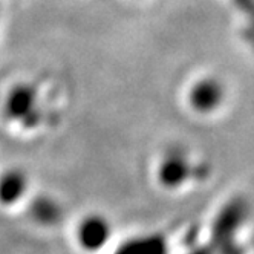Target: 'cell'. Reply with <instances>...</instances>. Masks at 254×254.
Returning <instances> with one entry per match:
<instances>
[{"label": "cell", "instance_id": "7a4b0ae2", "mask_svg": "<svg viewBox=\"0 0 254 254\" xmlns=\"http://www.w3.org/2000/svg\"><path fill=\"white\" fill-rule=\"evenodd\" d=\"M77 234L86 251H100L112 238V225L103 214H89L80 222Z\"/></svg>", "mask_w": 254, "mask_h": 254}, {"label": "cell", "instance_id": "3957f363", "mask_svg": "<svg viewBox=\"0 0 254 254\" xmlns=\"http://www.w3.org/2000/svg\"><path fill=\"white\" fill-rule=\"evenodd\" d=\"M189 173V164L181 156H169L161 162L159 179L167 187H178L186 181Z\"/></svg>", "mask_w": 254, "mask_h": 254}, {"label": "cell", "instance_id": "6da1fadb", "mask_svg": "<svg viewBox=\"0 0 254 254\" xmlns=\"http://www.w3.org/2000/svg\"><path fill=\"white\" fill-rule=\"evenodd\" d=\"M225 100V87L221 80L204 77L196 80L189 89V104L197 114H213Z\"/></svg>", "mask_w": 254, "mask_h": 254}]
</instances>
